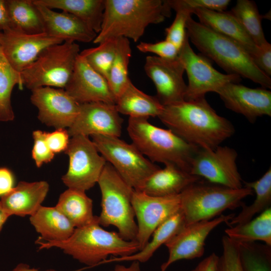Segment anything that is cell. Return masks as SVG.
Listing matches in <instances>:
<instances>
[{"instance_id": "obj_1", "label": "cell", "mask_w": 271, "mask_h": 271, "mask_svg": "<svg viewBox=\"0 0 271 271\" xmlns=\"http://www.w3.org/2000/svg\"><path fill=\"white\" fill-rule=\"evenodd\" d=\"M158 117L184 141L202 149H215L235 131L232 124L218 114L205 97L164 106Z\"/></svg>"}, {"instance_id": "obj_2", "label": "cell", "mask_w": 271, "mask_h": 271, "mask_svg": "<svg viewBox=\"0 0 271 271\" xmlns=\"http://www.w3.org/2000/svg\"><path fill=\"white\" fill-rule=\"evenodd\" d=\"M101 30L94 44L123 37L137 42L151 24L163 22L171 15L167 0H104Z\"/></svg>"}, {"instance_id": "obj_3", "label": "cell", "mask_w": 271, "mask_h": 271, "mask_svg": "<svg viewBox=\"0 0 271 271\" xmlns=\"http://www.w3.org/2000/svg\"><path fill=\"white\" fill-rule=\"evenodd\" d=\"M39 249L58 247L80 263L95 265L104 262L108 256H129L140 250L136 241L127 240L118 232L102 228L98 216L91 223L75 228L72 235L61 241L36 240Z\"/></svg>"}, {"instance_id": "obj_4", "label": "cell", "mask_w": 271, "mask_h": 271, "mask_svg": "<svg viewBox=\"0 0 271 271\" xmlns=\"http://www.w3.org/2000/svg\"><path fill=\"white\" fill-rule=\"evenodd\" d=\"M189 40L202 55L214 61L227 74H235L270 89L271 79L253 62L238 43L219 34L189 16L186 21Z\"/></svg>"}, {"instance_id": "obj_5", "label": "cell", "mask_w": 271, "mask_h": 271, "mask_svg": "<svg viewBox=\"0 0 271 271\" xmlns=\"http://www.w3.org/2000/svg\"><path fill=\"white\" fill-rule=\"evenodd\" d=\"M148 118L129 117L127 131L132 143L151 162L174 165L190 173L192 161L200 148L169 129L151 124Z\"/></svg>"}, {"instance_id": "obj_6", "label": "cell", "mask_w": 271, "mask_h": 271, "mask_svg": "<svg viewBox=\"0 0 271 271\" xmlns=\"http://www.w3.org/2000/svg\"><path fill=\"white\" fill-rule=\"evenodd\" d=\"M97 183L101 194L99 224L114 226L123 238L136 241L138 227L131 202L134 189L107 162Z\"/></svg>"}, {"instance_id": "obj_7", "label": "cell", "mask_w": 271, "mask_h": 271, "mask_svg": "<svg viewBox=\"0 0 271 271\" xmlns=\"http://www.w3.org/2000/svg\"><path fill=\"white\" fill-rule=\"evenodd\" d=\"M252 194V189L245 186L233 189L203 179L191 185L180 194V209L186 225L212 219L226 210L242 206V200Z\"/></svg>"}, {"instance_id": "obj_8", "label": "cell", "mask_w": 271, "mask_h": 271, "mask_svg": "<svg viewBox=\"0 0 271 271\" xmlns=\"http://www.w3.org/2000/svg\"><path fill=\"white\" fill-rule=\"evenodd\" d=\"M80 52L79 45L72 41L48 47L21 73L23 86L31 91L42 87L64 89Z\"/></svg>"}, {"instance_id": "obj_9", "label": "cell", "mask_w": 271, "mask_h": 271, "mask_svg": "<svg viewBox=\"0 0 271 271\" xmlns=\"http://www.w3.org/2000/svg\"><path fill=\"white\" fill-rule=\"evenodd\" d=\"M91 137L100 155L134 190L140 191L147 179L160 168L145 158L132 143L119 137Z\"/></svg>"}, {"instance_id": "obj_10", "label": "cell", "mask_w": 271, "mask_h": 271, "mask_svg": "<svg viewBox=\"0 0 271 271\" xmlns=\"http://www.w3.org/2000/svg\"><path fill=\"white\" fill-rule=\"evenodd\" d=\"M65 153L69 167L62 180L68 188L85 192L97 183L107 162L88 137H72Z\"/></svg>"}, {"instance_id": "obj_11", "label": "cell", "mask_w": 271, "mask_h": 271, "mask_svg": "<svg viewBox=\"0 0 271 271\" xmlns=\"http://www.w3.org/2000/svg\"><path fill=\"white\" fill-rule=\"evenodd\" d=\"M189 40L187 34L178 53V58L184 66L188 80L184 100L205 97L207 93L216 92L228 83H239L241 80L239 76L225 74L216 70L206 57L197 54L193 50Z\"/></svg>"}, {"instance_id": "obj_12", "label": "cell", "mask_w": 271, "mask_h": 271, "mask_svg": "<svg viewBox=\"0 0 271 271\" xmlns=\"http://www.w3.org/2000/svg\"><path fill=\"white\" fill-rule=\"evenodd\" d=\"M237 156V152L228 146L200 148L192 161L190 173L211 183L241 188L243 181L236 164Z\"/></svg>"}, {"instance_id": "obj_13", "label": "cell", "mask_w": 271, "mask_h": 271, "mask_svg": "<svg viewBox=\"0 0 271 271\" xmlns=\"http://www.w3.org/2000/svg\"><path fill=\"white\" fill-rule=\"evenodd\" d=\"M132 205L137 220L136 241L142 249L150 241L155 230L180 210V195L153 196L134 190Z\"/></svg>"}, {"instance_id": "obj_14", "label": "cell", "mask_w": 271, "mask_h": 271, "mask_svg": "<svg viewBox=\"0 0 271 271\" xmlns=\"http://www.w3.org/2000/svg\"><path fill=\"white\" fill-rule=\"evenodd\" d=\"M234 216V214H221L211 220L185 225L165 244L169 256L162 264L160 271H166L171 264L179 260L201 257L204 253L206 239L210 233L221 223H227Z\"/></svg>"}, {"instance_id": "obj_15", "label": "cell", "mask_w": 271, "mask_h": 271, "mask_svg": "<svg viewBox=\"0 0 271 271\" xmlns=\"http://www.w3.org/2000/svg\"><path fill=\"white\" fill-rule=\"evenodd\" d=\"M144 70L155 85V96L163 106L184 100L187 84L183 77L184 66L178 56L170 59L148 56Z\"/></svg>"}, {"instance_id": "obj_16", "label": "cell", "mask_w": 271, "mask_h": 271, "mask_svg": "<svg viewBox=\"0 0 271 271\" xmlns=\"http://www.w3.org/2000/svg\"><path fill=\"white\" fill-rule=\"evenodd\" d=\"M32 91L30 100L43 123L57 129L69 128L79 112V104L64 89L42 87Z\"/></svg>"}, {"instance_id": "obj_17", "label": "cell", "mask_w": 271, "mask_h": 271, "mask_svg": "<svg viewBox=\"0 0 271 271\" xmlns=\"http://www.w3.org/2000/svg\"><path fill=\"white\" fill-rule=\"evenodd\" d=\"M123 120L115 104L102 102L79 104V112L68 129L70 137L93 135L119 137Z\"/></svg>"}, {"instance_id": "obj_18", "label": "cell", "mask_w": 271, "mask_h": 271, "mask_svg": "<svg viewBox=\"0 0 271 271\" xmlns=\"http://www.w3.org/2000/svg\"><path fill=\"white\" fill-rule=\"evenodd\" d=\"M64 42L43 33L27 34L10 28L0 32V45L12 67L21 73L48 47Z\"/></svg>"}, {"instance_id": "obj_19", "label": "cell", "mask_w": 271, "mask_h": 271, "mask_svg": "<svg viewBox=\"0 0 271 271\" xmlns=\"http://www.w3.org/2000/svg\"><path fill=\"white\" fill-rule=\"evenodd\" d=\"M228 109L253 123L263 115L271 116V92L263 87L251 88L228 83L216 92Z\"/></svg>"}, {"instance_id": "obj_20", "label": "cell", "mask_w": 271, "mask_h": 271, "mask_svg": "<svg viewBox=\"0 0 271 271\" xmlns=\"http://www.w3.org/2000/svg\"><path fill=\"white\" fill-rule=\"evenodd\" d=\"M64 89L79 104L91 102L115 104L107 80L91 68L80 54Z\"/></svg>"}, {"instance_id": "obj_21", "label": "cell", "mask_w": 271, "mask_h": 271, "mask_svg": "<svg viewBox=\"0 0 271 271\" xmlns=\"http://www.w3.org/2000/svg\"><path fill=\"white\" fill-rule=\"evenodd\" d=\"M43 20L44 33L64 41L89 43L97 34L83 22L66 12H57L36 3Z\"/></svg>"}, {"instance_id": "obj_22", "label": "cell", "mask_w": 271, "mask_h": 271, "mask_svg": "<svg viewBox=\"0 0 271 271\" xmlns=\"http://www.w3.org/2000/svg\"><path fill=\"white\" fill-rule=\"evenodd\" d=\"M49 189L48 183L44 181H21L1 197L2 207L9 216H31L42 206Z\"/></svg>"}, {"instance_id": "obj_23", "label": "cell", "mask_w": 271, "mask_h": 271, "mask_svg": "<svg viewBox=\"0 0 271 271\" xmlns=\"http://www.w3.org/2000/svg\"><path fill=\"white\" fill-rule=\"evenodd\" d=\"M203 180L172 164L152 174L140 191L153 196H169L180 194L191 185Z\"/></svg>"}, {"instance_id": "obj_24", "label": "cell", "mask_w": 271, "mask_h": 271, "mask_svg": "<svg viewBox=\"0 0 271 271\" xmlns=\"http://www.w3.org/2000/svg\"><path fill=\"white\" fill-rule=\"evenodd\" d=\"M202 25L240 45L251 57L257 51L256 46L230 11L197 10L193 12Z\"/></svg>"}, {"instance_id": "obj_25", "label": "cell", "mask_w": 271, "mask_h": 271, "mask_svg": "<svg viewBox=\"0 0 271 271\" xmlns=\"http://www.w3.org/2000/svg\"><path fill=\"white\" fill-rule=\"evenodd\" d=\"M31 224L45 241H61L68 239L75 227L56 207L41 206L30 217Z\"/></svg>"}, {"instance_id": "obj_26", "label": "cell", "mask_w": 271, "mask_h": 271, "mask_svg": "<svg viewBox=\"0 0 271 271\" xmlns=\"http://www.w3.org/2000/svg\"><path fill=\"white\" fill-rule=\"evenodd\" d=\"M49 9L67 12L83 22L98 34L105 10L104 0H34Z\"/></svg>"}, {"instance_id": "obj_27", "label": "cell", "mask_w": 271, "mask_h": 271, "mask_svg": "<svg viewBox=\"0 0 271 271\" xmlns=\"http://www.w3.org/2000/svg\"><path fill=\"white\" fill-rule=\"evenodd\" d=\"M115 105L120 114L131 117H158L164 108L155 96L142 91L131 80L116 99Z\"/></svg>"}, {"instance_id": "obj_28", "label": "cell", "mask_w": 271, "mask_h": 271, "mask_svg": "<svg viewBox=\"0 0 271 271\" xmlns=\"http://www.w3.org/2000/svg\"><path fill=\"white\" fill-rule=\"evenodd\" d=\"M186 225L182 211L171 216L161 224L153 232L151 240L137 252L129 256L114 257L105 262L137 261L140 263L148 261L156 251L163 244H165Z\"/></svg>"}, {"instance_id": "obj_29", "label": "cell", "mask_w": 271, "mask_h": 271, "mask_svg": "<svg viewBox=\"0 0 271 271\" xmlns=\"http://www.w3.org/2000/svg\"><path fill=\"white\" fill-rule=\"evenodd\" d=\"M56 208L75 228L92 222L96 216L93 214V202L85 192L68 188L59 196Z\"/></svg>"}, {"instance_id": "obj_30", "label": "cell", "mask_w": 271, "mask_h": 271, "mask_svg": "<svg viewBox=\"0 0 271 271\" xmlns=\"http://www.w3.org/2000/svg\"><path fill=\"white\" fill-rule=\"evenodd\" d=\"M11 28L27 34L44 33L41 14L34 0H6Z\"/></svg>"}, {"instance_id": "obj_31", "label": "cell", "mask_w": 271, "mask_h": 271, "mask_svg": "<svg viewBox=\"0 0 271 271\" xmlns=\"http://www.w3.org/2000/svg\"><path fill=\"white\" fill-rule=\"evenodd\" d=\"M226 235L237 242L262 241L271 246V208L266 209L254 219L230 226L225 230Z\"/></svg>"}, {"instance_id": "obj_32", "label": "cell", "mask_w": 271, "mask_h": 271, "mask_svg": "<svg viewBox=\"0 0 271 271\" xmlns=\"http://www.w3.org/2000/svg\"><path fill=\"white\" fill-rule=\"evenodd\" d=\"M244 186L252 189L255 193V198L250 205L243 204L242 210L237 216L227 223L235 225L246 222L253 219L256 214L270 207L271 204V168L258 180L253 182L243 181Z\"/></svg>"}, {"instance_id": "obj_33", "label": "cell", "mask_w": 271, "mask_h": 271, "mask_svg": "<svg viewBox=\"0 0 271 271\" xmlns=\"http://www.w3.org/2000/svg\"><path fill=\"white\" fill-rule=\"evenodd\" d=\"M131 56L128 39L119 37L115 39V52L107 82L116 100L130 81L128 67Z\"/></svg>"}, {"instance_id": "obj_34", "label": "cell", "mask_w": 271, "mask_h": 271, "mask_svg": "<svg viewBox=\"0 0 271 271\" xmlns=\"http://www.w3.org/2000/svg\"><path fill=\"white\" fill-rule=\"evenodd\" d=\"M24 88L21 74L11 65L0 45V121L14 120L15 115L11 103L14 87Z\"/></svg>"}, {"instance_id": "obj_35", "label": "cell", "mask_w": 271, "mask_h": 271, "mask_svg": "<svg viewBox=\"0 0 271 271\" xmlns=\"http://www.w3.org/2000/svg\"><path fill=\"white\" fill-rule=\"evenodd\" d=\"M230 12L256 46H260L267 42L261 25L264 16L259 14L254 1L238 0Z\"/></svg>"}, {"instance_id": "obj_36", "label": "cell", "mask_w": 271, "mask_h": 271, "mask_svg": "<svg viewBox=\"0 0 271 271\" xmlns=\"http://www.w3.org/2000/svg\"><path fill=\"white\" fill-rule=\"evenodd\" d=\"M237 243L243 271H271L270 246L255 242Z\"/></svg>"}, {"instance_id": "obj_37", "label": "cell", "mask_w": 271, "mask_h": 271, "mask_svg": "<svg viewBox=\"0 0 271 271\" xmlns=\"http://www.w3.org/2000/svg\"><path fill=\"white\" fill-rule=\"evenodd\" d=\"M115 39L103 41L97 47L86 49L80 52V55L91 67L107 81L114 57Z\"/></svg>"}, {"instance_id": "obj_38", "label": "cell", "mask_w": 271, "mask_h": 271, "mask_svg": "<svg viewBox=\"0 0 271 271\" xmlns=\"http://www.w3.org/2000/svg\"><path fill=\"white\" fill-rule=\"evenodd\" d=\"M222 253L218 256L215 271H243L240 262L237 242L227 236L222 238Z\"/></svg>"}, {"instance_id": "obj_39", "label": "cell", "mask_w": 271, "mask_h": 271, "mask_svg": "<svg viewBox=\"0 0 271 271\" xmlns=\"http://www.w3.org/2000/svg\"><path fill=\"white\" fill-rule=\"evenodd\" d=\"M171 10L184 11L193 14L197 10L225 11L229 0H167Z\"/></svg>"}, {"instance_id": "obj_40", "label": "cell", "mask_w": 271, "mask_h": 271, "mask_svg": "<svg viewBox=\"0 0 271 271\" xmlns=\"http://www.w3.org/2000/svg\"><path fill=\"white\" fill-rule=\"evenodd\" d=\"M176 12V17L172 24L165 29V40L173 44L179 50L187 36V20L192 15L184 11H177Z\"/></svg>"}, {"instance_id": "obj_41", "label": "cell", "mask_w": 271, "mask_h": 271, "mask_svg": "<svg viewBox=\"0 0 271 271\" xmlns=\"http://www.w3.org/2000/svg\"><path fill=\"white\" fill-rule=\"evenodd\" d=\"M46 132L40 130L33 132L34 145L32 152V158L37 167L51 162L55 156L49 148L46 140Z\"/></svg>"}, {"instance_id": "obj_42", "label": "cell", "mask_w": 271, "mask_h": 271, "mask_svg": "<svg viewBox=\"0 0 271 271\" xmlns=\"http://www.w3.org/2000/svg\"><path fill=\"white\" fill-rule=\"evenodd\" d=\"M137 47L143 53H151L157 55V57L170 59L177 58L179 51L166 40L156 43L141 42Z\"/></svg>"}, {"instance_id": "obj_43", "label": "cell", "mask_w": 271, "mask_h": 271, "mask_svg": "<svg viewBox=\"0 0 271 271\" xmlns=\"http://www.w3.org/2000/svg\"><path fill=\"white\" fill-rule=\"evenodd\" d=\"M69 134L65 128L57 129L52 132H47L46 140L47 143L54 153L65 151L69 143Z\"/></svg>"}, {"instance_id": "obj_44", "label": "cell", "mask_w": 271, "mask_h": 271, "mask_svg": "<svg viewBox=\"0 0 271 271\" xmlns=\"http://www.w3.org/2000/svg\"><path fill=\"white\" fill-rule=\"evenodd\" d=\"M255 65L267 76L271 75V45L268 42L260 46L251 57Z\"/></svg>"}, {"instance_id": "obj_45", "label": "cell", "mask_w": 271, "mask_h": 271, "mask_svg": "<svg viewBox=\"0 0 271 271\" xmlns=\"http://www.w3.org/2000/svg\"><path fill=\"white\" fill-rule=\"evenodd\" d=\"M15 178L7 168H0V197L9 192L14 187Z\"/></svg>"}, {"instance_id": "obj_46", "label": "cell", "mask_w": 271, "mask_h": 271, "mask_svg": "<svg viewBox=\"0 0 271 271\" xmlns=\"http://www.w3.org/2000/svg\"><path fill=\"white\" fill-rule=\"evenodd\" d=\"M218 256L212 253L200 262L191 271H215Z\"/></svg>"}, {"instance_id": "obj_47", "label": "cell", "mask_w": 271, "mask_h": 271, "mask_svg": "<svg viewBox=\"0 0 271 271\" xmlns=\"http://www.w3.org/2000/svg\"><path fill=\"white\" fill-rule=\"evenodd\" d=\"M11 28L6 0H0V32Z\"/></svg>"}, {"instance_id": "obj_48", "label": "cell", "mask_w": 271, "mask_h": 271, "mask_svg": "<svg viewBox=\"0 0 271 271\" xmlns=\"http://www.w3.org/2000/svg\"><path fill=\"white\" fill-rule=\"evenodd\" d=\"M110 271H141L140 263L133 261L129 266L117 264Z\"/></svg>"}, {"instance_id": "obj_49", "label": "cell", "mask_w": 271, "mask_h": 271, "mask_svg": "<svg viewBox=\"0 0 271 271\" xmlns=\"http://www.w3.org/2000/svg\"><path fill=\"white\" fill-rule=\"evenodd\" d=\"M12 271H57L54 269H47L41 270L37 268L31 267L29 265L26 263L18 264Z\"/></svg>"}, {"instance_id": "obj_50", "label": "cell", "mask_w": 271, "mask_h": 271, "mask_svg": "<svg viewBox=\"0 0 271 271\" xmlns=\"http://www.w3.org/2000/svg\"><path fill=\"white\" fill-rule=\"evenodd\" d=\"M10 216L3 210L0 201V231L3 225Z\"/></svg>"}]
</instances>
